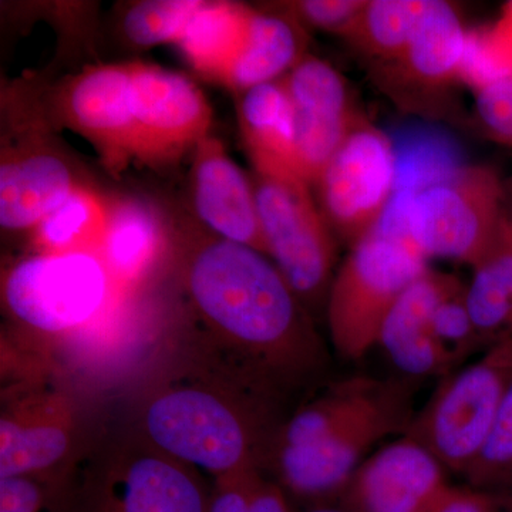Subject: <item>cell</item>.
Here are the masks:
<instances>
[{"mask_svg": "<svg viewBox=\"0 0 512 512\" xmlns=\"http://www.w3.org/2000/svg\"><path fill=\"white\" fill-rule=\"evenodd\" d=\"M274 394L259 390L237 402L198 387L168 389L148 403L144 427L164 456L218 478L258 471L279 436L272 430Z\"/></svg>", "mask_w": 512, "mask_h": 512, "instance_id": "obj_2", "label": "cell"}, {"mask_svg": "<svg viewBox=\"0 0 512 512\" xmlns=\"http://www.w3.org/2000/svg\"><path fill=\"white\" fill-rule=\"evenodd\" d=\"M410 379H389L372 406L325 439L275 448L272 458L284 483L296 494L322 497L343 491L380 441L403 436L414 416Z\"/></svg>", "mask_w": 512, "mask_h": 512, "instance_id": "obj_10", "label": "cell"}, {"mask_svg": "<svg viewBox=\"0 0 512 512\" xmlns=\"http://www.w3.org/2000/svg\"><path fill=\"white\" fill-rule=\"evenodd\" d=\"M306 47V29L298 22L275 9H254L247 42L224 86L241 94L281 79L308 55Z\"/></svg>", "mask_w": 512, "mask_h": 512, "instance_id": "obj_21", "label": "cell"}, {"mask_svg": "<svg viewBox=\"0 0 512 512\" xmlns=\"http://www.w3.org/2000/svg\"><path fill=\"white\" fill-rule=\"evenodd\" d=\"M192 153V207L202 227L266 255L251 177L217 138L208 136Z\"/></svg>", "mask_w": 512, "mask_h": 512, "instance_id": "obj_16", "label": "cell"}, {"mask_svg": "<svg viewBox=\"0 0 512 512\" xmlns=\"http://www.w3.org/2000/svg\"><path fill=\"white\" fill-rule=\"evenodd\" d=\"M451 276L427 269L403 292L380 329L377 346L406 379H443L454 372L431 332L434 309Z\"/></svg>", "mask_w": 512, "mask_h": 512, "instance_id": "obj_17", "label": "cell"}, {"mask_svg": "<svg viewBox=\"0 0 512 512\" xmlns=\"http://www.w3.org/2000/svg\"><path fill=\"white\" fill-rule=\"evenodd\" d=\"M254 8L234 2H204L178 42L192 69L224 86L237 63Z\"/></svg>", "mask_w": 512, "mask_h": 512, "instance_id": "obj_22", "label": "cell"}, {"mask_svg": "<svg viewBox=\"0 0 512 512\" xmlns=\"http://www.w3.org/2000/svg\"><path fill=\"white\" fill-rule=\"evenodd\" d=\"M488 258L497 265L498 271L503 275L512 303V235L507 224H505V218L503 231H501L500 238H498L497 244H495L493 252Z\"/></svg>", "mask_w": 512, "mask_h": 512, "instance_id": "obj_37", "label": "cell"}, {"mask_svg": "<svg viewBox=\"0 0 512 512\" xmlns=\"http://www.w3.org/2000/svg\"><path fill=\"white\" fill-rule=\"evenodd\" d=\"M394 184L392 140L363 113L312 188L333 235L353 248L386 217Z\"/></svg>", "mask_w": 512, "mask_h": 512, "instance_id": "obj_9", "label": "cell"}, {"mask_svg": "<svg viewBox=\"0 0 512 512\" xmlns=\"http://www.w3.org/2000/svg\"><path fill=\"white\" fill-rule=\"evenodd\" d=\"M119 288L96 254H37L3 276V303L20 325L36 332H73L106 312Z\"/></svg>", "mask_w": 512, "mask_h": 512, "instance_id": "obj_8", "label": "cell"}, {"mask_svg": "<svg viewBox=\"0 0 512 512\" xmlns=\"http://www.w3.org/2000/svg\"><path fill=\"white\" fill-rule=\"evenodd\" d=\"M259 224L266 256L306 309L328 301L336 271V237L320 211L312 187L295 175L255 173Z\"/></svg>", "mask_w": 512, "mask_h": 512, "instance_id": "obj_6", "label": "cell"}, {"mask_svg": "<svg viewBox=\"0 0 512 512\" xmlns=\"http://www.w3.org/2000/svg\"><path fill=\"white\" fill-rule=\"evenodd\" d=\"M130 101L140 163L153 167L173 163L211 136L207 97L183 74L131 62Z\"/></svg>", "mask_w": 512, "mask_h": 512, "instance_id": "obj_12", "label": "cell"}, {"mask_svg": "<svg viewBox=\"0 0 512 512\" xmlns=\"http://www.w3.org/2000/svg\"><path fill=\"white\" fill-rule=\"evenodd\" d=\"M238 96L239 128L255 173L302 178L295 109L284 79L259 84Z\"/></svg>", "mask_w": 512, "mask_h": 512, "instance_id": "obj_19", "label": "cell"}, {"mask_svg": "<svg viewBox=\"0 0 512 512\" xmlns=\"http://www.w3.org/2000/svg\"><path fill=\"white\" fill-rule=\"evenodd\" d=\"M259 480L258 471L220 478L207 512H249L252 494Z\"/></svg>", "mask_w": 512, "mask_h": 512, "instance_id": "obj_35", "label": "cell"}, {"mask_svg": "<svg viewBox=\"0 0 512 512\" xmlns=\"http://www.w3.org/2000/svg\"><path fill=\"white\" fill-rule=\"evenodd\" d=\"M468 35L456 6L430 0L412 40L394 59L369 66L370 79L403 113L429 120L456 119Z\"/></svg>", "mask_w": 512, "mask_h": 512, "instance_id": "obj_7", "label": "cell"}, {"mask_svg": "<svg viewBox=\"0 0 512 512\" xmlns=\"http://www.w3.org/2000/svg\"><path fill=\"white\" fill-rule=\"evenodd\" d=\"M387 380L352 376L326 390L282 424L275 448L313 444L328 437L379 399ZM275 451V450H274Z\"/></svg>", "mask_w": 512, "mask_h": 512, "instance_id": "obj_23", "label": "cell"}, {"mask_svg": "<svg viewBox=\"0 0 512 512\" xmlns=\"http://www.w3.org/2000/svg\"><path fill=\"white\" fill-rule=\"evenodd\" d=\"M53 114L86 138L110 170L136 160V126L130 101V63L97 64L56 90Z\"/></svg>", "mask_w": 512, "mask_h": 512, "instance_id": "obj_13", "label": "cell"}, {"mask_svg": "<svg viewBox=\"0 0 512 512\" xmlns=\"http://www.w3.org/2000/svg\"><path fill=\"white\" fill-rule=\"evenodd\" d=\"M429 269L403 222L379 227L350 248L330 285L326 319L333 348L348 360L377 346L384 320L403 292Z\"/></svg>", "mask_w": 512, "mask_h": 512, "instance_id": "obj_3", "label": "cell"}, {"mask_svg": "<svg viewBox=\"0 0 512 512\" xmlns=\"http://www.w3.org/2000/svg\"><path fill=\"white\" fill-rule=\"evenodd\" d=\"M40 111L29 123L3 133L0 160V225L32 232L74 191L87 185L72 160L47 134Z\"/></svg>", "mask_w": 512, "mask_h": 512, "instance_id": "obj_11", "label": "cell"}, {"mask_svg": "<svg viewBox=\"0 0 512 512\" xmlns=\"http://www.w3.org/2000/svg\"><path fill=\"white\" fill-rule=\"evenodd\" d=\"M109 221V200L89 185L73 192L32 231L40 254L100 255Z\"/></svg>", "mask_w": 512, "mask_h": 512, "instance_id": "obj_25", "label": "cell"}, {"mask_svg": "<svg viewBox=\"0 0 512 512\" xmlns=\"http://www.w3.org/2000/svg\"><path fill=\"white\" fill-rule=\"evenodd\" d=\"M282 79L295 109L299 173L313 187L363 111L346 77L311 53Z\"/></svg>", "mask_w": 512, "mask_h": 512, "instance_id": "obj_14", "label": "cell"}, {"mask_svg": "<svg viewBox=\"0 0 512 512\" xmlns=\"http://www.w3.org/2000/svg\"><path fill=\"white\" fill-rule=\"evenodd\" d=\"M46 495L33 476L0 478V512H45Z\"/></svg>", "mask_w": 512, "mask_h": 512, "instance_id": "obj_34", "label": "cell"}, {"mask_svg": "<svg viewBox=\"0 0 512 512\" xmlns=\"http://www.w3.org/2000/svg\"><path fill=\"white\" fill-rule=\"evenodd\" d=\"M471 123L484 140L512 147V76L476 90Z\"/></svg>", "mask_w": 512, "mask_h": 512, "instance_id": "obj_31", "label": "cell"}, {"mask_svg": "<svg viewBox=\"0 0 512 512\" xmlns=\"http://www.w3.org/2000/svg\"><path fill=\"white\" fill-rule=\"evenodd\" d=\"M431 332L454 370L460 369L461 363L478 349H484L468 312L467 285L457 276H451L434 309Z\"/></svg>", "mask_w": 512, "mask_h": 512, "instance_id": "obj_29", "label": "cell"}, {"mask_svg": "<svg viewBox=\"0 0 512 512\" xmlns=\"http://www.w3.org/2000/svg\"><path fill=\"white\" fill-rule=\"evenodd\" d=\"M185 291L200 318L244 357L249 376L278 390L316 376L328 350L274 262L204 228L181 229Z\"/></svg>", "mask_w": 512, "mask_h": 512, "instance_id": "obj_1", "label": "cell"}, {"mask_svg": "<svg viewBox=\"0 0 512 512\" xmlns=\"http://www.w3.org/2000/svg\"><path fill=\"white\" fill-rule=\"evenodd\" d=\"M512 382V340L441 379L403 436L427 448L447 471L464 477L480 456Z\"/></svg>", "mask_w": 512, "mask_h": 512, "instance_id": "obj_5", "label": "cell"}, {"mask_svg": "<svg viewBox=\"0 0 512 512\" xmlns=\"http://www.w3.org/2000/svg\"><path fill=\"white\" fill-rule=\"evenodd\" d=\"M467 484L487 493L512 490V382L480 456L464 474Z\"/></svg>", "mask_w": 512, "mask_h": 512, "instance_id": "obj_30", "label": "cell"}, {"mask_svg": "<svg viewBox=\"0 0 512 512\" xmlns=\"http://www.w3.org/2000/svg\"><path fill=\"white\" fill-rule=\"evenodd\" d=\"M497 498V512H512V490L495 494Z\"/></svg>", "mask_w": 512, "mask_h": 512, "instance_id": "obj_39", "label": "cell"}, {"mask_svg": "<svg viewBox=\"0 0 512 512\" xmlns=\"http://www.w3.org/2000/svg\"><path fill=\"white\" fill-rule=\"evenodd\" d=\"M197 481L170 457L144 454L114 471L90 512H207Z\"/></svg>", "mask_w": 512, "mask_h": 512, "instance_id": "obj_18", "label": "cell"}, {"mask_svg": "<svg viewBox=\"0 0 512 512\" xmlns=\"http://www.w3.org/2000/svg\"><path fill=\"white\" fill-rule=\"evenodd\" d=\"M249 512H291L281 488L259 480L252 494Z\"/></svg>", "mask_w": 512, "mask_h": 512, "instance_id": "obj_36", "label": "cell"}, {"mask_svg": "<svg viewBox=\"0 0 512 512\" xmlns=\"http://www.w3.org/2000/svg\"><path fill=\"white\" fill-rule=\"evenodd\" d=\"M170 225L153 202L138 197L109 200L100 258L117 286L143 281L170 245Z\"/></svg>", "mask_w": 512, "mask_h": 512, "instance_id": "obj_20", "label": "cell"}, {"mask_svg": "<svg viewBox=\"0 0 512 512\" xmlns=\"http://www.w3.org/2000/svg\"><path fill=\"white\" fill-rule=\"evenodd\" d=\"M308 512H359L349 507H320Z\"/></svg>", "mask_w": 512, "mask_h": 512, "instance_id": "obj_40", "label": "cell"}, {"mask_svg": "<svg viewBox=\"0 0 512 512\" xmlns=\"http://www.w3.org/2000/svg\"><path fill=\"white\" fill-rule=\"evenodd\" d=\"M366 0H293L269 6L298 22L303 29H316L342 37L365 8Z\"/></svg>", "mask_w": 512, "mask_h": 512, "instance_id": "obj_32", "label": "cell"}, {"mask_svg": "<svg viewBox=\"0 0 512 512\" xmlns=\"http://www.w3.org/2000/svg\"><path fill=\"white\" fill-rule=\"evenodd\" d=\"M504 218L512 235V177L504 180Z\"/></svg>", "mask_w": 512, "mask_h": 512, "instance_id": "obj_38", "label": "cell"}, {"mask_svg": "<svg viewBox=\"0 0 512 512\" xmlns=\"http://www.w3.org/2000/svg\"><path fill=\"white\" fill-rule=\"evenodd\" d=\"M467 285V306L484 350L512 340L510 292L497 265L490 258L473 268Z\"/></svg>", "mask_w": 512, "mask_h": 512, "instance_id": "obj_27", "label": "cell"}, {"mask_svg": "<svg viewBox=\"0 0 512 512\" xmlns=\"http://www.w3.org/2000/svg\"><path fill=\"white\" fill-rule=\"evenodd\" d=\"M70 448V429L57 414H3L0 478L33 476L59 463Z\"/></svg>", "mask_w": 512, "mask_h": 512, "instance_id": "obj_24", "label": "cell"}, {"mask_svg": "<svg viewBox=\"0 0 512 512\" xmlns=\"http://www.w3.org/2000/svg\"><path fill=\"white\" fill-rule=\"evenodd\" d=\"M419 512H497L495 494L447 484Z\"/></svg>", "mask_w": 512, "mask_h": 512, "instance_id": "obj_33", "label": "cell"}, {"mask_svg": "<svg viewBox=\"0 0 512 512\" xmlns=\"http://www.w3.org/2000/svg\"><path fill=\"white\" fill-rule=\"evenodd\" d=\"M204 0H141L123 16V32L131 45H178Z\"/></svg>", "mask_w": 512, "mask_h": 512, "instance_id": "obj_28", "label": "cell"}, {"mask_svg": "<svg viewBox=\"0 0 512 512\" xmlns=\"http://www.w3.org/2000/svg\"><path fill=\"white\" fill-rule=\"evenodd\" d=\"M446 468L407 436L384 444L360 464L345 494L359 512H419L444 485Z\"/></svg>", "mask_w": 512, "mask_h": 512, "instance_id": "obj_15", "label": "cell"}, {"mask_svg": "<svg viewBox=\"0 0 512 512\" xmlns=\"http://www.w3.org/2000/svg\"><path fill=\"white\" fill-rule=\"evenodd\" d=\"M430 0H366L340 39L369 66L402 53L426 15Z\"/></svg>", "mask_w": 512, "mask_h": 512, "instance_id": "obj_26", "label": "cell"}, {"mask_svg": "<svg viewBox=\"0 0 512 512\" xmlns=\"http://www.w3.org/2000/svg\"><path fill=\"white\" fill-rule=\"evenodd\" d=\"M403 224L427 261L448 259L476 268L503 231L504 180L488 165L458 168L414 192Z\"/></svg>", "mask_w": 512, "mask_h": 512, "instance_id": "obj_4", "label": "cell"}]
</instances>
